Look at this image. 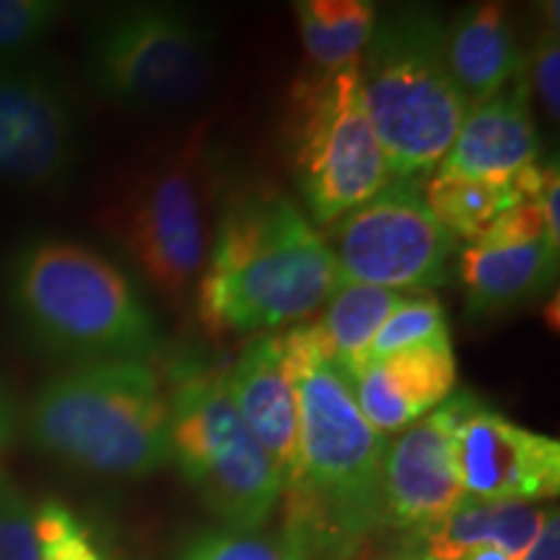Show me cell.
Returning <instances> with one entry per match:
<instances>
[{"label": "cell", "instance_id": "obj_1", "mask_svg": "<svg viewBox=\"0 0 560 560\" xmlns=\"http://www.w3.org/2000/svg\"><path fill=\"white\" fill-rule=\"evenodd\" d=\"M299 412V467L283 490L285 532L317 560H346L382 529L387 441L371 429L346 376L327 359L317 325L283 335Z\"/></svg>", "mask_w": 560, "mask_h": 560}, {"label": "cell", "instance_id": "obj_2", "mask_svg": "<svg viewBox=\"0 0 560 560\" xmlns=\"http://www.w3.org/2000/svg\"><path fill=\"white\" fill-rule=\"evenodd\" d=\"M340 283L330 242L296 202L257 187L223 208L195 296L208 332L262 335L304 322Z\"/></svg>", "mask_w": 560, "mask_h": 560}, {"label": "cell", "instance_id": "obj_3", "mask_svg": "<svg viewBox=\"0 0 560 560\" xmlns=\"http://www.w3.org/2000/svg\"><path fill=\"white\" fill-rule=\"evenodd\" d=\"M26 433L70 470L136 480L172 462V412L151 361H89L34 395Z\"/></svg>", "mask_w": 560, "mask_h": 560}, {"label": "cell", "instance_id": "obj_4", "mask_svg": "<svg viewBox=\"0 0 560 560\" xmlns=\"http://www.w3.org/2000/svg\"><path fill=\"white\" fill-rule=\"evenodd\" d=\"M9 301L26 332L75 363L153 361L156 319L128 272L75 242L26 244L11 260Z\"/></svg>", "mask_w": 560, "mask_h": 560}, {"label": "cell", "instance_id": "obj_5", "mask_svg": "<svg viewBox=\"0 0 560 560\" xmlns=\"http://www.w3.org/2000/svg\"><path fill=\"white\" fill-rule=\"evenodd\" d=\"M359 83L392 179L439 170L470 112L446 62L441 13L412 3L380 11Z\"/></svg>", "mask_w": 560, "mask_h": 560}, {"label": "cell", "instance_id": "obj_6", "mask_svg": "<svg viewBox=\"0 0 560 560\" xmlns=\"http://www.w3.org/2000/svg\"><path fill=\"white\" fill-rule=\"evenodd\" d=\"M172 462L229 529H260L283 499V478L247 429L226 389V371L174 361L164 382Z\"/></svg>", "mask_w": 560, "mask_h": 560}, {"label": "cell", "instance_id": "obj_7", "mask_svg": "<svg viewBox=\"0 0 560 560\" xmlns=\"http://www.w3.org/2000/svg\"><path fill=\"white\" fill-rule=\"evenodd\" d=\"M86 75L104 100L120 107H187L213 83V30L179 5H125L89 32Z\"/></svg>", "mask_w": 560, "mask_h": 560}, {"label": "cell", "instance_id": "obj_8", "mask_svg": "<svg viewBox=\"0 0 560 560\" xmlns=\"http://www.w3.org/2000/svg\"><path fill=\"white\" fill-rule=\"evenodd\" d=\"M291 164L306 210L335 223L392 179L361 100L359 62L306 70L291 91Z\"/></svg>", "mask_w": 560, "mask_h": 560}, {"label": "cell", "instance_id": "obj_9", "mask_svg": "<svg viewBox=\"0 0 560 560\" xmlns=\"http://www.w3.org/2000/svg\"><path fill=\"white\" fill-rule=\"evenodd\" d=\"M208 166L198 138L140 174L115 210V234L140 276L172 304L198 289L210 247Z\"/></svg>", "mask_w": 560, "mask_h": 560}, {"label": "cell", "instance_id": "obj_10", "mask_svg": "<svg viewBox=\"0 0 560 560\" xmlns=\"http://www.w3.org/2000/svg\"><path fill=\"white\" fill-rule=\"evenodd\" d=\"M330 249L342 283L425 291L450 276L457 240L431 213L416 179H389L332 223Z\"/></svg>", "mask_w": 560, "mask_h": 560}, {"label": "cell", "instance_id": "obj_11", "mask_svg": "<svg viewBox=\"0 0 560 560\" xmlns=\"http://www.w3.org/2000/svg\"><path fill=\"white\" fill-rule=\"evenodd\" d=\"M436 412L467 499L535 503L558 495V439L514 423L472 392L450 397Z\"/></svg>", "mask_w": 560, "mask_h": 560}, {"label": "cell", "instance_id": "obj_12", "mask_svg": "<svg viewBox=\"0 0 560 560\" xmlns=\"http://www.w3.org/2000/svg\"><path fill=\"white\" fill-rule=\"evenodd\" d=\"M79 117L66 83L45 62L0 58V179L50 187L79 161Z\"/></svg>", "mask_w": 560, "mask_h": 560}, {"label": "cell", "instance_id": "obj_13", "mask_svg": "<svg viewBox=\"0 0 560 560\" xmlns=\"http://www.w3.org/2000/svg\"><path fill=\"white\" fill-rule=\"evenodd\" d=\"M384 522L425 535L465 503L454 467L450 433L433 410L405 429L384 454Z\"/></svg>", "mask_w": 560, "mask_h": 560}, {"label": "cell", "instance_id": "obj_14", "mask_svg": "<svg viewBox=\"0 0 560 560\" xmlns=\"http://www.w3.org/2000/svg\"><path fill=\"white\" fill-rule=\"evenodd\" d=\"M353 400L376 433H400L452 397L457 359L452 338L363 359L346 371Z\"/></svg>", "mask_w": 560, "mask_h": 560}, {"label": "cell", "instance_id": "obj_15", "mask_svg": "<svg viewBox=\"0 0 560 560\" xmlns=\"http://www.w3.org/2000/svg\"><path fill=\"white\" fill-rule=\"evenodd\" d=\"M226 389L247 429L278 465L285 490L299 467V412L285 369L283 335L252 338L226 371Z\"/></svg>", "mask_w": 560, "mask_h": 560}, {"label": "cell", "instance_id": "obj_16", "mask_svg": "<svg viewBox=\"0 0 560 560\" xmlns=\"http://www.w3.org/2000/svg\"><path fill=\"white\" fill-rule=\"evenodd\" d=\"M540 136L529 109L524 73L495 100L467 112L450 153L436 172L503 185L537 164Z\"/></svg>", "mask_w": 560, "mask_h": 560}, {"label": "cell", "instance_id": "obj_17", "mask_svg": "<svg viewBox=\"0 0 560 560\" xmlns=\"http://www.w3.org/2000/svg\"><path fill=\"white\" fill-rule=\"evenodd\" d=\"M446 62L470 109L495 100L520 79L524 55L506 5L472 3L462 9L446 24Z\"/></svg>", "mask_w": 560, "mask_h": 560}, {"label": "cell", "instance_id": "obj_18", "mask_svg": "<svg viewBox=\"0 0 560 560\" xmlns=\"http://www.w3.org/2000/svg\"><path fill=\"white\" fill-rule=\"evenodd\" d=\"M558 255L548 240L516 247L470 244L459 255V280L465 285L467 317L486 319L524 301L537 299L556 283Z\"/></svg>", "mask_w": 560, "mask_h": 560}, {"label": "cell", "instance_id": "obj_19", "mask_svg": "<svg viewBox=\"0 0 560 560\" xmlns=\"http://www.w3.org/2000/svg\"><path fill=\"white\" fill-rule=\"evenodd\" d=\"M548 511L522 501L465 499L444 522L416 537L418 550L431 560H454L465 550L493 548L522 560L540 535Z\"/></svg>", "mask_w": 560, "mask_h": 560}, {"label": "cell", "instance_id": "obj_20", "mask_svg": "<svg viewBox=\"0 0 560 560\" xmlns=\"http://www.w3.org/2000/svg\"><path fill=\"white\" fill-rule=\"evenodd\" d=\"M293 13L312 68L340 70L361 60L380 5L374 0H301L293 3Z\"/></svg>", "mask_w": 560, "mask_h": 560}, {"label": "cell", "instance_id": "obj_21", "mask_svg": "<svg viewBox=\"0 0 560 560\" xmlns=\"http://www.w3.org/2000/svg\"><path fill=\"white\" fill-rule=\"evenodd\" d=\"M405 296L408 293L380 285L340 283L338 291L327 299V310L314 325L327 359L340 369V374L366 359L371 340Z\"/></svg>", "mask_w": 560, "mask_h": 560}, {"label": "cell", "instance_id": "obj_22", "mask_svg": "<svg viewBox=\"0 0 560 560\" xmlns=\"http://www.w3.org/2000/svg\"><path fill=\"white\" fill-rule=\"evenodd\" d=\"M423 198L436 221L454 240L475 244L503 210L529 200V192L524 185V170L503 185L436 172L425 185Z\"/></svg>", "mask_w": 560, "mask_h": 560}, {"label": "cell", "instance_id": "obj_23", "mask_svg": "<svg viewBox=\"0 0 560 560\" xmlns=\"http://www.w3.org/2000/svg\"><path fill=\"white\" fill-rule=\"evenodd\" d=\"M34 535L42 560H132L58 499L34 506Z\"/></svg>", "mask_w": 560, "mask_h": 560}, {"label": "cell", "instance_id": "obj_24", "mask_svg": "<svg viewBox=\"0 0 560 560\" xmlns=\"http://www.w3.org/2000/svg\"><path fill=\"white\" fill-rule=\"evenodd\" d=\"M177 560H317L289 532L206 529L182 545Z\"/></svg>", "mask_w": 560, "mask_h": 560}, {"label": "cell", "instance_id": "obj_25", "mask_svg": "<svg viewBox=\"0 0 560 560\" xmlns=\"http://www.w3.org/2000/svg\"><path fill=\"white\" fill-rule=\"evenodd\" d=\"M441 338H452L444 306L433 293L420 291L405 296L402 304L389 314L376 338L371 340L366 359H382V355L397 353V350L416 348Z\"/></svg>", "mask_w": 560, "mask_h": 560}, {"label": "cell", "instance_id": "obj_26", "mask_svg": "<svg viewBox=\"0 0 560 560\" xmlns=\"http://www.w3.org/2000/svg\"><path fill=\"white\" fill-rule=\"evenodd\" d=\"M58 0H0V58H16L50 34L66 16Z\"/></svg>", "mask_w": 560, "mask_h": 560}, {"label": "cell", "instance_id": "obj_27", "mask_svg": "<svg viewBox=\"0 0 560 560\" xmlns=\"http://www.w3.org/2000/svg\"><path fill=\"white\" fill-rule=\"evenodd\" d=\"M0 560H42L34 506L5 470H0Z\"/></svg>", "mask_w": 560, "mask_h": 560}, {"label": "cell", "instance_id": "obj_28", "mask_svg": "<svg viewBox=\"0 0 560 560\" xmlns=\"http://www.w3.org/2000/svg\"><path fill=\"white\" fill-rule=\"evenodd\" d=\"M524 81H527L529 94L537 96L542 104L545 115L552 122L560 117V45L558 26H545L540 39L532 47L529 58H524Z\"/></svg>", "mask_w": 560, "mask_h": 560}, {"label": "cell", "instance_id": "obj_29", "mask_svg": "<svg viewBox=\"0 0 560 560\" xmlns=\"http://www.w3.org/2000/svg\"><path fill=\"white\" fill-rule=\"evenodd\" d=\"M540 240H548L540 202L524 200L511 206L509 210H503L475 244H480V247H516V244H529Z\"/></svg>", "mask_w": 560, "mask_h": 560}, {"label": "cell", "instance_id": "obj_30", "mask_svg": "<svg viewBox=\"0 0 560 560\" xmlns=\"http://www.w3.org/2000/svg\"><path fill=\"white\" fill-rule=\"evenodd\" d=\"M540 202L545 231H548V242L552 247L560 249V179H558V161H552L548 182H545L542 192L537 195Z\"/></svg>", "mask_w": 560, "mask_h": 560}, {"label": "cell", "instance_id": "obj_31", "mask_svg": "<svg viewBox=\"0 0 560 560\" xmlns=\"http://www.w3.org/2000/svg\"><path fill=\"white\" fill-rule=\"evenodd\" d=\"M522 560H560V516L556 509L548 511L540 535Z\"/></svg>", "mask_w": 560, "mask_h": 560}, {"label": "cell", "instance_id": "obj_32", "mask_svg": "<svg viewBox=\"0 0 560 560\" xmlns=\"http://www.w3.org/2000/svg\"><path fill=\"white\" fill-rule=\"evenodd\" d=\"M19 431V416L16 405H13L11 392L5 389V384L0 382V457L11 450L13 439Z\"/></svg>", "mask_w": 560, "mask_h": 560}, {"label": "cell", "instance_id": "obj_33", "mask_svg": "<svg viewBox=\"0 0 560 560\" xmlns=\"http://www.w3.org/2000/svg\"><path fill=\"white\" fill-rule=\"evenodd\" d=\"M382 560H431V558L423 556L420 550H402V552H395V556H387Z\"/></svg>", "mask_w": 560, "mask_h": 560}]
</instances>
